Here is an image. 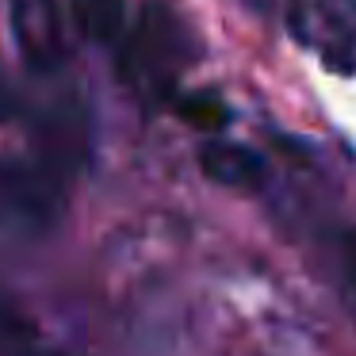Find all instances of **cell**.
Wrapping results in <instances>:
<instances>
[{
  "mask_svg": "<svg viewBox=\"0 0 356 356\" xmlns=\"http://www.w3.org/2000/svg\"><path fill=\"white\" fill-rule=\"evenodd\" d=\"M119 39V77L146 108L177 96L184 70L200 58L195 31L165 0H146L134 27Z\"/></svg>",
  "mask_w": 356,
  "mask_h": 356,
  "instance_id": "obj_1",
  "label": "cell"
},
{
  "mask_svg": "<svg viewBox=\"0 0 356 356\" xmlns=\"http://www.w3.org/2000/svg\"><path fill=\"white\" fill-rule=\"evenodd\" d=\"M200 169L207 180L222 188H261L264 184V157L241 142H207L200 149Z\"/></svg>",
  "mask_w": 356,
  "mask_h": 356,
  "instance_id": "obj_6",
  "label": "cell"
},
{
  "mask_svg": "<svg viewBox=\"0 0 356 356\" xmlns=\"http://www.w3.org/2000/svg\"><path fill=\"white\" fill-rule=\"evenodd\" d=\"M295 42L337 77H356V0H287Z\"/></svg>",
  "mask_w": 356,
  "mask_h": 356,
  "instance_id": "obj_3",
  "label": "cell"
},
{
  "mask_svg": "<svg viewBox=\"0 0 356 356\" xmlns=\"http://www.w3.org/2000/svg\"><path fill=\"white\" fill-rule=\"evenodd\" d=\"M19 111L31 123L35 161H42L62 180L88 161V115L77 88L58 85L50 92H42V100L27 104Z\"/></svg>",
  "mask_w": 356,
  "mask_h": 356,
  "instance_id": "obj_2",
  "label": "cell"
},
{
  "mask_svg": "<svg viewBox=\"0 0 356 356\" xmlns=\"http://www.w3.org/2000/svg\"><path fill=\"white\" fill-rule=\"evenodd\" d=\"M12 115H19V96H16V88L8 85V77L0 73V123L12 119Z\"/></svg>",
  "mask_w": 356,
  "mask_h": 356,
  "instance_id": "obj_9",
  "label": "cell"
},
{
  "mask_svg": "<svg viewBox=\"0 0 356 356\" xmlns=\"http://www.w3.org/2000/svg\"><path fill=\"white\" fill-rule=\"evenodd\" d=\"M0 211L35 230H50L65 215V180L42 161H0Z\"/></svg>",
  "mask_w": 356,
  "mask_h": 356,
  "instance_id": "obj_4",
  "label": "cell"
},
{
  "mask_svg": "<svg viewBox=\"0 0 356 356\" xmlns=\"http://www.w3.org/2000/svg\"><path fill=\"white\" fill-rule=\"evenodd\" d=\"M77 31L96 47H108L123 35L127 24V0H70Z\"/></svg>",
  "mask_w": 356,
  "mask_h": 356,
  "instance_id": "obj_7",
  "label": "cell"
},
{
  "mask_svg": "<svg viewBox=\"0 0 356 356\" xmlns=\"http://www.w3.org/2000/svg\"><path fill=\"white\" fill-rule=\"evenodd\" d=\"M8 24L31 73L54 77L65 65V24L58 0H8Z\"/></svg>",
  "mask_w": 356,
  "mask_h": 356,
  "instance_id": "obj_5",
  "label": "cell"
},
{
  "mask_svg": "<svg viewBox=\"0 0 356 356\" xmlns=\"http://www.w3.org/2000/svg\"><path fill=\"white\" fill-rule=\"evenodd\" d=\"M177 115L184 119V123L200 127V131H218V127L230 123V108H226L215 92H188V96H180Z\"/></svg>",
  "mask_w": 356,
  "mask_h": 356,
  "instance_id": "obj_8",
  "label": "cell"
},
{
  "mask_svg": "<svg viewBox=\"0 0 356 356\" xmlns=\"http://www.w3.org/2000/svg\"><path fill=\"white\" fill-rule=\"evenodd\" d=\"M31 356H58V353H47V348H42V345H39V348H35V353H31Z\"/></svg>",
  "mask_w": 356,
  "mask_h": 356,
  "instance_id": "obj_11",
  "label": "cell"
},
{
  "mask_svg": "<svg viewBox=\"0 0 356 356\" xmlns=\"http://www.w3.org/2000/svg\"><path fill=\"white\" fill-rule=\"evenodd\" d=\"M341 249H345V272H348V280L356 284V226L345 234V241H341Z\"/></svg>",
  "mask_w": 356,
  "mask_h": 356,
  "instance_id": "obj_10",
  "label": "cell"
}]
</instances>
